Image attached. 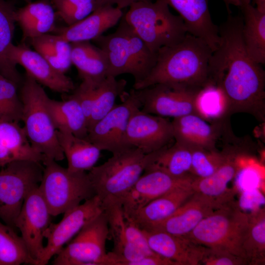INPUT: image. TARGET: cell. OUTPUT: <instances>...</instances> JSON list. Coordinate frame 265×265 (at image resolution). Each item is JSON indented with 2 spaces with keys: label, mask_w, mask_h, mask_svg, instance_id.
Segmentation results:
<instances>
[{
  "label": "cell",
  "mask_w": 265,
  "mask_h": 265,
  "mask_svg": "<svg viewBox=\"0 0 265 265\" xmlns=\"http://www.w3.org/2000/svg\"><path fill=\"white\" fill-rule=\"evenodd\" d=\"M243 18L228 14L218 26L220 42L209 65V79L224 91L229 102L243 104L258 97L265 88V72L249 55L242 37Z\"/></svg>",
  "instance_id": "cell-1"
},
{
  "label": "cell",
  "mask_w": 265,
  "mask_h": 265,
  "mask_svg": "<svg viewBox=\"0 0 265 265\" xmlns=\"http://www.w3.org/2000/svg\"><path fill=\"white\" fill-rule=\"evenodd\" d=\"M212 52L203 39L187 33L177 44L157 52L156 63L150 73L133 84V89L169 83L199 90L209 79V61Z\"/></svg>",
  "instance_id": "cell-2"
},
{
  "label": "cell",
  "mask_w": 265,
  "mask_h": 265,
  "mask_svg": "<svg viewBox=\"0 0 265 265\" xmlns=\"http://www.w3.org/2000/svg\"><path fill=\"white\" fill-rule=\"evenodd\" d=\"M155 152L145 154L135 147L113 154L103 164L94 166L88 175L103 205L122 202L152 162Z\"/></svg>",
  "instance_id": "cell-3"
},
{
  "label": "cell",
  "mask_w": 265,
  "mask_h": 265,
  "mask_svg": "<svg viewBox=\"0 0 265 265\" xmlns=\"http://www.w3.org/2000/svg\"><path fill=\"white\" fill-rule=\"evenodd\" d=\"M93 41L106 54L107 76L116 78L130 74L135 84L148 75L156 63L157 53L150 50L123 16L114 32L102 35Z\"/></svg>",
  "instance_id": "cell-4"
},
{
  "label": "cell",
  "mask_w": 265,
  "mask_h": 265,
  "mask_svg": "<svg viewBox=\"0 0 265 265\" xmlns=\"http://www.w3.org/2000/svg\"><path fill=\"white\" fill-rule=\"evenodd\" d=\"M21 85L22 121L30 144L45 158L62 160L65 156L48 107L50 98L40 84L26 73Z\"/></svg>",
  "instance_id": "cell-5"
},
{
  "label": "cell",
  "mask_w": 265,
  "mask_h": 265,
  "mask_svg": "<svg viewBox=\"0 0 265 265\" xmlns=\"http://www.w3.org/2000/svg\"><path fill=\"white\" fill-rule=\"evenodd\" d=\"M159 0L139 1L132 4L123 15L127 23L155 53L161 48L177 44L187 33L184 21Z\"/></svg>",
  "instance_id": "cell-6"
},
{
  "label": "cell",
  "mask_w": 265,
  "mask_h": 265,
  "mask_svg": "<svg viewBox=\"0 0 265 265\" xmlns=\"http://www.w3.org/2000/svg\"><path fill=\"white\" fill-rule=\"evenodd\" d=\"M248 213L232 200L214 210L186 237L207 247L228 251L244 259L242 245Z\"/></svg>",
  "instance_id": "cell-7"
},
{
  "label": "cell",
  "mask_w": 265,
  "mask_h": 265,
  "mask_svg": "<svg viewBox=\"0 0 265 265\" xmlns=\"http://www.w3.org/2000/svg\"><path fill=\"white\" fill-rule=\"evenodd\" d=\"M42 163L39 189L52 216L64 213L96 195L86 171H70L46 158Z\"/></svg>",
  "instance_id": "cell-8"
},
{
  "label": "cell",
  "mask_w": 265,
  "mask_h": 265,
  "mask_svg": "<svg viewBox=\"0 0 265 265\" xmlns=\"http://www.w3.org/2000/svg\"><path fill=\"white\" fill-rule=\"evenodd\" d=\"M0 170V219L15 228V222L28 193L42 180L44 165L30 160L13 161Z\"/></svg>",
  "instance_id": "cell-9"
},
{
  "label": "cell",
  "mask_w": 265,
  "mask_h": 265,
  "mask_svg": "<svg viewBox=\"0 0 265 265\" xmlns=\"http://www.w3.org/2000/svg\"><path fill=\"white\" fill-rule=\"evenodd\" d=\"M109 237L105 211L87 223L55 255L53 265H101Z\"/></svg>",
  "instance_id": "cell-10"
},
{
  "label": "cell",
  "mask_w": 265,
  "mask_h": 265,
  "mask_svg": "<svg viewBox=\"0 0 265 265\" xmlns=\"http://www.w3.org/2000/svg\"><path fill=\"white\" fill-rule=\"evenodd\" d=\"M122 103L115 105L88 130L86 139L101 151L113 154L130 148L126 142L128 124L133 112L140 108L132 89L120 96Z\"/></svg>",
  "instance_id": "cell-11"
},
{
  "label": "cell",
  "mask_w": 265,
  "mask_h": 265,
  "mask_svg": "<svg viewBox=\"0 0 265 265\" xmlns=\"http://www.w3.org/2000/svg\"><path fill=\"white\" fill-rule=\"evenodd\" d=\"M132 90L140 109L145 112L173 118L196 114L194 100L199 90L169 83H158Z\"/></svg>",
  "instance_id": "cell-12"
},
{
  "label": "cell",
  "mask_w": 265,
  "mask_h": 265,
  "mask_svg": "<svg viewBox=\"0 0 265 265\" xmlns=\"http://www.w3.org/2000/svg\"><path fill=\"white\" fill-rule=\"evenodd\" d=\"M104 211L102 202L95 195L65 212L59 222L51 223L44 234V238L47 240V244L36 265H47L87 223Z\"/></svg>",
  "instance_id": "cell-13"
},
{
  "label": "cell",
  "mask_w": 265,
  "mask_h": 265,
  "mask_svg": "<svg viewBox=\"0 0 265 265\" xmlns=\"http://www.w3.org/2000/svg\"><path fill=\"white\" fill-rule=\"evenodd\" d=\"M173 139L172 122L168 118L145 112L140 108L132 113L126 133L129 147L149 154L168 146Z\"/></svg>",
  "instance_id": "cell-14"
},
{
  "label": "cell",
  "mask_w": 265,
  "mask_h": 265,
  "mask_svg": "<svg viewBox=\"0 0 265 265\" xmlns=\"http://www.w3.org/2000/svg\"><path fill=\"white\" fill-rule=\"evenodd\" d=\"M52 216L38 186L26 197L15 222L36 265L44 248V234Z\"/></svg>",
  "instance_id": "cell-15"
},
{
  "label": "cell",
  "mask_w": 265,
  "mask_h": 265,
  "mask_svg": "<svg viewBox=\"0 0 265 265\" xmlns=\"http://www.w3.org/2000/svg\"><path fill=\"white\" fill-rule=\"evenodd\" d=\"M194 178H177L159 170H146L122 202L125 215H129L150 201L174 189L191 186Z\"/></svg>",
  "instance_id": "cell-16"
},
{
  "label": "cell",
  "mask_w": 265,
  "mask_h": 265,
  "mask_svg": "<svg viewBox=\"0 0 265 265\" xmlns=\"http://www.w3.org/2000/svg\"><path fill=\"white\" fill-rule=\"evenodd\" d=\"M8 58L13 65L23 66L39 84L53 91L68 93L75 88L71 78L57 71L39 53L24 43L13 44L8 51Z\"/></svg>",
  "instance_id": "cell-17"
},
{
  "label": "cell",
  "mask_w": 265,
  "mask_h": 265,
  "mask_svg": "<svg viewBox=\"0 0 265 265\" xmlns=\"http://www.w3.org/2000/svg\"><path fill=\"white\" fill-rule=\"evenodd\" d=\"M104 206L113 247L111 251L107 252L101 265H152L154 263L152 257L143 255L129 241L122 205L119 203H111Z\"/></svg>",
  "instance_id": "cell-18"
},
{
  "label": "cell",
  "mask_w": 265,
  "mask_h": 265,
  "mask_svg": "<svg viewBox=\"0 0 265 265\" xmlns=\"http://www.w3.org/2000/svg\"><path fill=\"white\" fill-rule=\"evenodd\" d=\"M225 203L195 192L170 217L149 229L143 230H159L186 237L205 217Z\"/></svg>",
  "instance_id": "cell-19"
},
{
  "label": "cell",
  "mask_w": 265,
  "mask_h": 265,
  "mask_svg": "<svg viewBox=\"0 0 265 265\" xmlns=\"http://www.w3.org/2000/svg\"><path fill=\"white\" fill-rule=\"evenodd\" d=\"M141 230L150 248L156 254L174 262L176 265L200 264L205 246L186 237L159 230Z\"/></svg>",
  "instance_id": "cell-20"
},
{
  "label": "cell",
  "mask_w": 265,
  "mask_h": 265,
  "mask_svg": "<svg viewBox=\"0 0 265 265\" xmlns=\"http://www.w3.org/2000/svg\"><path fill=\"white\" fill-rule=\"evenodd\" d=\"M175 143L189 149L216 151V144L223 130V121L209 124L194 113L174 118L171 121Z\"/></svg>",
  "instance_id": "cell-21"
},
{
  "label": "cell",
  "mask_w": 265,
  "mask_h": 265,
  "mask_svg": "<svg viewBox=\"0 0 265 265\" xmlns=\"http://www.w3.org/2000/svg\"><path fill=\"white\" fill-rule=\"evenodd\" d=\"M176 10L187 33L203 39L214 51L219 42L218 26L212 21L209 0H159Z\"/></svg>",
  "instance_id": "cell-22"
},
{
  "label": "cell",
  "mask_w": 265,
  "mask_h": 265,
  "mask_svg": "<svg viewBox=\"0 0 265 265\" xmlns=\"http://www.w3.org/2000/svg\"><path fill=\"white\" fill-rule=\"evenodd\" d=\"M245 152L241 147L228 146L226 158L218 169L209 177L195 178L191 186L195 192L210 198L226 203L232 200L234 191L228 185L240 168Z\"/></svg>",
  "instance_id": "cell-23"
},
{
  "label": "cell",
  "mask_w": 265,
  "mask_h": 265,
  "mask_svg": "<svg viewBox=\"0 0 265 265\" xmlns=\"http://www.w3.org/2000/svg\"><path fill=\"white\" fill-rule=\"evenodd\" d=\"M194 193L191 185L179 187L124 215L140 229H147L170 217Z\"/></svg>",
  "instance_id": "cell-24"
},
{
  "label": "cell",
  "mask_w": 265,
  "mask_h": 265,
  "mask_svg": "<svg viewBox=\"0 0 265 265\" xmlns=\"http://www.w3.org/2000/svg\"><path fill=\"white\" fill-rule=\"evenodd\" d=\"M123 15L116 6H100L82 20L58 29L57 34L69 43L93 40L115 26Z\"/></svg>",
  "instance_id": "cell-25"
},
{
  "label": "cell",
  "mask_w": 265,
  "mask_h": 265,
  "mask_svg": "<svg viewBox=\"0 0 265 265\" xmlns=\"http://www.w3.org/2000/svg\"><path fill=\"white\" fill-rule=\"evenodd\" d=\"M72 64L76 67L79 77L97 85L106 77L107 61L105 53L89 41L72 42Z\"/></svg>",
  "instance_id": "cell-26"
},
{
  "label": "cell",
  "mask_w": 265,
  "mask_h": 265,
  "mask_svg": "<svg viewBox=\"0 0 265 265\" xmlns=\"http://www.w3.org/2000/svg\"><path fill=\"white\" fill-rule=\"evenodd\" d=\"M55 14L49 0L31 1L16 10L15 19L22 29L23 40H31L54 30Z\"/></svg>",
  "instance_id": "cell-27"
},
{
  "label": "cell",
  "mask_w": 265,
  "mask_h": 265,
  "mask_svg": "<svg viewBox=\"0 0 265 265\" xmlns=\"http://www.w3.org/2000/svg\"><path fill=\"white\" fill-rule=\"evenodd\" d=\"M57 134L69 171H89L95 166L102 151L96 146L68 132L57 131Z\"/></svg>",
  "instance_id": "cell-28"
},
{
  "label": "cell",
  "mask_w": 265,
  "mask_h": 265,
  "mask_svg": "<svg viewBox=\"0 0 265 265\" xmlns=\"http://www.w3.org/2000/svg\"><path fill=\"white\" fill-rule=\"evenodd\" d=\"M48 107L57 131L70 132L86 139L87 120L77 100L71 94L62 101L49 98Z\"/></svg>",
  "instance_id": "cell-29"
},
{
  "label": "cell",
  "mask_w": 265,
  "mask_h": 265,
  "mask_svg": "<svg viewBox=\"0 0 265 265\" xmlns=\"http://www.w3.org/2000/svg\"><path fill=\"white\" fill-rule=\"evenodd\" d=\"M243 14L242 37L249 55L260 64L265 63V13L251 3L239 7Z\"/></svg>",
  "instance_id": "cell-30"
},
{
  "label": "cell",
  "mask_w": 265,
  "mask_h": 265,
  "mask_svg": "<svg viewBox=\"0 0 265 265\" xmlns=\"http://www.w3.org/2000/svg\"><path fill=\"white\" fill-rule=\"evenodd\" d=\"M16 10L13 2L0 0V73L18 86L24 79L16 66L8 58V51L13 44Z\"/></svg>",
  "instance_id": "cell-31"
},
{
  "label": "cell",
  "mask_w": 265,
  "mask_h": 265,
  "mask_svg": "<svg viewBox=\"0 0 265 265\" xmlns=\"http://www.w3.org/2000/svg\"><path fill=\"white\" fill-rule=\"evenodd\" d=\"M194 107L197 115L211 123L222 121L229 115V102L224 91L210 79L196 93Z\"/></svg>",
  "instance_id": "cell-32"
},
{
  "label": "cell",
  "mask_w": 265,
  "mask_h": 265,
  "mask_svg": "<svg viewBox=\"0 0 265 265\" xmlns=\"http://www.w3.org/2000/svg\"><path fill=\"white\" fill-rule=\"evenodd\" d=\"M191 159L190 149L175 143L155 152L152 162L145 170H159L177 178L193 177Z\"/></svg>",
  "instance_id": "cell-33"
},
{
  "label": "cell",
  "mask_w": 265,
  "mask_h": 265,
  "mask_svg": "<svg viewBox=\"0 0 265 265\" xmlns=\"http://www.w3.org/2000/svg\"><path fill=\"white\" fill-rule=\"evenodd\" d=\"M248 225L242 245L247 265H263L265 261V212L263 208L247 213Z\"/></svg>",
  "instance_id": "cell-34"
},
{
  "label": "cell",
  "mask_w": 265,
  "mask_h": 265,
  "mask_svg": "<svg viewBox=\"0 0 265 265\" xmlns=\"http://www.w3.org/2000/svg\"><path fill=\"white\" fill-rule=\"evenodd\" d=\"M35 51L54 69L65 74L71 61V43L58 34H45L30 40Z\"/></svg>",
  "instance_id": "cell-35"
},
{
  "label": "cell",
  "mask_w": 265,
  "mask_h": 265,
  "mask_svg": "<svg viewBox=\"0 0 265 265\" xmlns=\"http://www.w3.org/2000/svg\"><path fill=\"white\" fill-rule=\"evenodd\" d=\"M0 145L10 151L16 160H30L42 163L44 156L30 144L19 122L0 120Z\"/></svg>",
  "instance_id": "cell-36"
},
{
  "label": "cell",
  "mask_w": 265,
  "mask_h": 265,
  "mask_svg": "<svg viewBox=\"0 0 265 265\" xmlns=\"http://www.w3.org/2000/svg\"><path fill=\"white\" fill-rule=\"evenodd\" d=\"M36 265L21 236L0 219V265Z\"/></svg>",
  "instance_id": "cell-37"
},
{
  "label": "cell",
  "mask_w": 265,
  "mask_h": 265,
  "mask_svg": "<svg viewBox=\"0 0 265 265\" xmlns=\"http://www.w3.org/2000/svg\"><path fill=\"white\" fill-rule=\"evenodd\" d=\"M124 79L107 76L95 88L93 107L88 123V130L103 118L115 106V102L125 90Z\"/></svg>",
  "instance_id": "cell-38"
},
{
  "label": "cell",
  "mask_w": 265,
  "mask_h": 265,
  "mask_svg": "<svg viewBox=\"0 0 265 265\" xmlns=\"http://www.w3.org/2000/svg\"><path fill=\"white\" fill-rule=\"evenodd\" d=\"M190 149L192 156L190 172L197 179L213 174L225 161L228 153V146L221 152L200 148Z\"/></svg>",
  "instance_id": "cell-39"
},
{
  "label": "cell",
  "mask_w": 265,
  "mask_h": 265,
  "mask_svg": "<svg viewBox=\"0 0 265 265\" xmlns=\"http://www.w3.org/2000/svg\"><path fill=\"white\" fill-rule=\"evenodd\" d=\"M18 86L0 73V120L22 121L23 104L17 92Z\"/></svg>",
  "instance_id": "cell-40"
},
{
  "label": "cell",
  "mask_w": 265,
  "mask_h": 265,
  "mask_svg": "<svg viewBox=\"0 0 265 265\" xmlns=\"http://www.w3.org/2000/svg\"><path fill=\"white\" fill-rule=\"evenodd\" d=\"M67 26L84 19L99 7L97 0H49Z\"/></svg>",
  "instance_id": "cell-41"
},
{
  "label": "cell",
  "mask_w": 265,
  "mask_h": 265,
  "mask_svg": "<svg viewBox=\"0 0 265 265\" xmlns=\"http://www.w3.org/2000/svg\"><path fill=\"white\" fill-rule=\"evenodd\" d=\"M201 263L205 265H247L244 259L230 252L221 249L207 247Z\"/></svg>",
  "instance_id": "cell-42"
},
{
  "label": "cell",
  "mask_w": 265,
  "mask_h": 265,
  "mask_svg": "<svg viewBox=\"0 0 265 265\" xmlns=\"http://www.w3.org/2000/svg\"><path fill=\"white\" fill-rule=\"evenodd\" d=\"M125 217L126 231L131 244L145 256L157 255L150 248L142 230L133 221Z\"/></svg>",
  "instance_id": "cell-43"
},
{
  "label": "cell",
  "mask_w": 265,
  "mask_h": 265,
  "mask_svg": "<svg viewBox=\"0 0 265 265\" xmlns=\"http://www.w3.org/2000/svg\"><path fill=\"white\" fill-rule=\"evenodd\" d=\"M97 85L82 81L80 85L75 88L72 94L81 106L87 120V126L93 107L95 90Z\"/></svg>",
  "instance_id": "cell-44"
},
{
  "label": "cell",
  "mask_w": 265,
  "mask_h": 265,
  "mask_svg": "<svg viewBox=\"0 0 265 265\" xmlns=\"http://www.w3.org/2000/svg\"><path fill=\"white\" fill-rule=\"evenodd\" d=\"M235 178L237 186L242 191L258 188L261 175L258 169L252 166H241Z\"/></svg>",
  "instance_id": "cell-45"
},
{
  "label": "cell",
  "mask_w": 265,
  "mask_h": 265,
  "mask_svg": "<svg viewBox=\"0 0 265 265\" xmlns=\"http://www.w3.org/2000/svg\"><path fill=\"white\" fill-rule=\"evenodd\" d=\"M265 203V198L258 188L242 191L238 204L242 210H251L252 212L260 209Z\"/></svg>",
  "instance_id": "cell-46"
},
{
  "label": "cell",
  "mask_w": 265,
  "mask_h": 265,
  "mask_svg": "<svg viewBox=\"0 0 265 265\" xmlns=\"http://www.w3.org/2000/svg\"><path fill=\"white\" fill-rule=\"evenodd\" d=\"M99 6L111 5L116 6L121 9L129 7L134 2L139 1L152 0H97Z\"/></svg>",
  "instance_id": "cell-47"
},
{
  "label": "cell",
  "mask_w": 265,
  "mask_h": 265,
  "mask_svg": "<svg viewBox=\"0 0 265 265\" xmlns=\"http://www.w3.org/2000/svg\"><path fill=\"white\" fill-rule=\"evenodd\" d=\"M225 3L226 8L228 14H231L229 6L230 5H233L238 7H241L244 5L251 3V0H223Z\"/></svg>",
  "instance_id": "cell-48"
},
{
  "label": "cell",
  "mask_w": 265,
  "mask_h": 265,
  "mask_svg": "<svg viewBox=\"0 0 265 265\" xmlns=\"http://www.w3.org/2000/svg\"><path fill=\"white\" fill-rule=\"evenodd\" d=\"M256 4V8L260 12L265 13V0H251Z\"/></svg>",
  "instance_id": "cell-49"
},
{
  "label": "cell",
  "mask_w": 265,
  "mask_h": 265,
  "mask_svg": "<svg viewBox=\"0 0 265 265\" xmlns=\"http://www.w3.org/2000/svg\"><path fill=\"white\" fill-rule=\"evenodd\" d=\"M24 0L26 3H28L32 1V0Z\"/></svg>",
  "instance_id": "cell-50"
}]
</instances>
